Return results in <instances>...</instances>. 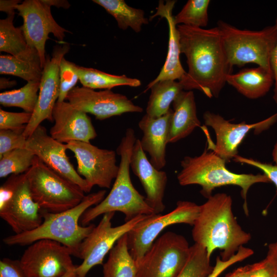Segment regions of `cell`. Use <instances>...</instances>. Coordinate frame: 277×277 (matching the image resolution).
I'll return each mask as SVG.
<instances>
[{
    "instance_id": "cell-9",
    "label": "cell",
    "mask_w": 277,
    "mask_h": 277,
    "mask_svg": "<svg viewBox=\"0 0 277 277\" xmlns=\"http://www.w3.org/2000/svg\"><path fill=\"white\" fill-rule=\"evenodd\" d=\"M190 247L184 236L171 231L164 233L137 264L136 277H177L187 261Z\"/></svg>"
},
{
    "instance_id": "cell-37",
    "label": "cell",
    "mask_w": 277,
    "mask_h": 277,
    "mask_svg": "<svg viewBox=\"0 0 277 277\" xmlns=\"http://www.w3.org/2000/svg\"><path fill=\"white\" fill-rule=\"evenodd\" d=\"M32 114L26 112H9L0 109V130L25 129Z\"/></svg>"
},
{
    "instance_id": "cell-47",
    "label": "cell",
    "mask_w": 277,
    "mask_h": 277,
    "mask_svg": "<svg viewBox=\"0 0 277 277\" xmlns=\"http://www.w3.org/2000/svg\"><path fill=\"white\" fill-rule=\"evenodd\" d=\"M16 82L15 81H10L9 78L1 77L0 78V89H4L11 88L16 85Z\"/></svg>"
},
{
    "instance_id": "cell-46",
    "label": "cell",
    "mask_w": 277,
    "mask_h": 277,
    "mask_svg": "<svg viewBox=\"0 0 277 277\" xmlns=\"http://www.w3.org/2000/svg\"><path fill=\"white\" fill-rule=\"evenodd\" d=\"M43 1L50 7L54 6L57 8H63L66 9L70 6L68 1L66 0H43Z\"/></svg>"
},
{
    "instance_id": "cell-34",
    "label": "cell",
    "mask_w": 277,
    "mask_h": 277,
    "mask_svg": "<svg viewBox=\"0 0 277 277\" xmlns=\"http://www.w3.org/2000/svg\"><path fill=\"white\" fill-rule=\"evenodd\" d=\"M203 246L194 243L190 246L187 261L177 277H208L213 267Z\"/></svg>"
},
{
    "instance_id": "cell-24",
    "label": "cell",
    "mask_w": 277,
    "mask_h": 277,
    "mask_svg": "<svg viewBox=\"0 0 277 277\" xmlns=\"http://www.w3.org/2000/svg\"><path fill=\"white\" fill-rule=\"evenodd\" d=\"M274 82L272 71L260 66L244 69L236 73H230L226 77V83L250 99L264 96Z\"/></svg>"
},
{
    "instance_id": "cell-36",
    "label": "cell",
    "mask_w": 277,
    "mask_h": 277,
    "mask_svg": "<svg viewBox=\"0 0 277 277\" xmlns=\"http://www.w3.org/2000/svg\"><path fill=\"white\" fill-rule=\"evenodd\" d=\"M25 129L0 130V157L17 148H26L27 138L23 135Z\"/></svg>"
},
{
    "instance_id": "cell-5",
    "label": "cell",
    "mask_w": 277,
    "mask_h": 277,
    "mask_svg": "<svg viewBox=\"0 0 277 277\" xmlns=\"http://www.w3.org/2000/svg\"><path fill=\"white\" fill-rule=\"evenodd\" d=\"M227 162L213 151L205 149L199 156H185L181 162L182 169L177 179L181 186L199 185L201 194L206 198L211 196L216 188L224 186H237L241 189L243 208L248 215L247 195L249 189L256 183L270 181L264 174H239L228 170Z\"/></svg>"
},
{
    "instance_id": "cell-40",
    "label": "cell",
    "mask_w": 277,
    "mask_h": 277,
    "mask_svg": "<svg viewBox=\"0 0 277 277\" xmlns=\"http://www.w3.org/2000/svg\"><path fill=\"white\" fill-rule=\"evenodd\" d=\"M0 277H25L18 261L6 258L1 260Z\"/></svg>"
},
{
    "instance_id": "cell-42",
    "label": "cell",
    "mask_w": 277,
    "mask_h": 277,
    "mask_svg": "<svg viewBox=\"0 0 277 277\" xmlns=\"http://www.w3.org/2000/svg\"><path fill=\"white\" fill-rule=\"evenodd\" d=\"M265 259L271 265L274 274L277 277V240L268 245Z\"/></svg>"
},
{
    "instance_id": "cell-45",
    "label": "cell",
    "mask_w": 277,
    "mask_h": 277,
    "mask_svg": "<svg viewBox=\"0 0 277 277\" xmlns=\"http://www.w3.org/2000/svg\"><path fill=\"white\" fill-rule=\"evenodd\" d=\"M250 266L251 264L240 267L228 273L225 277H247Z\"/></svg>"
},
{
    "instance_id": "cell-43",
    "label": "cell",
    "mask_w": 277,
    "mask_h": 277,
    "mask_svg": "<svg viewBox=\"0 0 277 277\" xmlns=\"http://www.w3.org/2000/svg\"><path fill=\"white\" fill-rule=\"evenodd\" d=\"M275 26L277 28V16L275 19ZM270 66L273 74L274 81V89L273 98L274 102L277 104V43L271 55Z\"/></svg>"
},
{
    "instance_id": "cell-16",
    "label": "cell",
    "mask_w": 277,
    "mask_h": 277,
    "mask_svg": "<svg viewBox=\"0 0 277 277\" xmlns=\"http://www.w3.org/2000/svg\"><path fill=\"white\" fill-rule=\"evenodd\" d=\"M66 100L74 107L103 120L127 112H142L143 109L133 104L123 94L111 90L96 91L76 86L67 94Z\"/></svg>"
},
{
    "instance_id": "cell-18",
    "label": "cell",
    "mask_w": 277,
    "mask_h": 277,
    "mask_svg": "<svg viewBox=\"0 0 277 277\" xmlns=\"http://www.w3.org/2000/svg\"><path fill=\"white\" fill-rule=\"evenodd\" d=\"M276 118L277 113L259 123L247 124L243 122L235 124L218 114L206 111L203 114L204 123L214 130L216 136L215 143H213L207 136L208 149L228 162L238 155L239 146L250 131H262Z\"/></svg>"
},
{
    "instance_id": "cell-6",
    "label": "cell",
    "mask_w": 277,
    "mask_h": 277,
    "mask_svg": "<svg viewBox=\"0 0 277 277\" xmlns=\"http://www.w3.org/2000/svg\"><path fill=\"white\" fill-rule=\"evenodd\" d=\"M231 68L253 63L272 71L270 58L277 43L274 25L261 30L240 29L223 21L217 23Z\"/></svg>"
},
{
    "instance_id": "cell-20",
    "label": "cell",
    "mask_w": 277,
    "mask_h": 277,
    "mask_svg": "<svg viewBox=\"0 0 277 277\" xmlns=\"http://www.w3.org/2000/svg\"><path fill=\"white\" fill-rule=\"evenodd\" d=\"M130 166L144 188L146 202L155 214H161L165 209L163 200L167 175L166 172L157 170L151 164L141 147L139 139H136L133 146Z\"/></svg>"
},
{
    "instance_id": "cell-29",
    "label": "cell",
    "mask_w": 277,
    "mask_h": 277,
    "mask_svg": "<svg viewBox=\"0 0 277 277\" xmlns=\"http://www.w3.org/2000/svg\"><path fill=\"white\" fill-rule=\"evenodd\" d=\"M77 73L83 86L92 89L110 90L119 86L136 87L141 85L138 79L129 77L125 75L111 74L91 68L77 66Z\"/></svg>"
},
{
    "instance_id": "cell-8",
    "label": "cell",
    "mask_w": 277,
    "mask_h": 277,
    "mask_svg": "<svg viewBox=\"0 0 277 277\" xmlns=\"http://www.w3.org/2000/svg\"><path fill=\"white\" fill-rule=\"evenodd\" d=\"M0 216L14 234L32 230L42 223V210L31 196L25 173L11 175L0 187Z\"/></svg>"
},
{
    "instance_id": "cell-7",
    "label": "cell",
    "mask_w": 277,
    "mask_h": 277,
    "mask_svg": "<svg viewBox=\"0 0 277 277\" xmlns=\"http://www.w3.org/2000/svg\"><path fill=\"white\" fill-rule=\"evenodd\" d=\"M25 174L31 196L43 211L57 213L70 209L85 196L80 187L49 168L36 156Z\"/></svg>"
},
{
    "instance_id": "cell-27",
    "label": "cell",
    "mask_w": 277,
    "mask_h": 277,
    "mask_svg": "<svg viewBox=\"0 0 277 277\" xmlns=\"http://www.w3.org/2000/svg\"><path fill=\"white\" fill-rule=\"evenodd\" d=\"M151 94L146 111L152 117H159L166 114L176 96L183 90L181 83L173 80L159 81L152 85Z\"/></svg>"
},
{
    "instance_id": "cell-26",
    "label": "cell",
    "mask_w": 277,
    "mask_h": 277,
    "mask_svg": "<svg viewBox=\"0 0 277 277\" xmlns=\"http://www.w3.org/2000/svg\"><path fill=\"white\" fill-rule=\"evenodd\" d=\"M14 16H7L6 18L0 20V51L17 57L39 56L36 49L28 46L21 26H14Z\"/></svg>"
},
{
    "instance_id": "cell-28",
    "label": "cell",
    "mask_w": 277,
    "mask_h": 277,
    "mask_svg": "<svg viewBox=\"0 0 277 277\" xmlns=\"http://www.w3.org/2000/svg\"><path fill=\"white\" fill-rule=\"evenodd\" d=\"M103 7L116 20L118 27L124 30L131 28L135 32L141 31L143 25L148 24L143 10L128 6L123 0H93Z\"/></svg>"
},
{
    "instance_id": "cell-39",
    "label": "cell",
    "mask_w": 277,
    "mask_h": 277,
    "mask_svg": "<svg viewBox=\"0 0 277 277\" xmlns=\"http://www.w3.org/2000/svg\"><path fill=\"white\" fill-rule=\"evenodd\" d=\"M235 162L244 163L256 167L263 172L270 180L274 183L277 189V165L263 163L250 158H246L239 155L235 156L233 159Z\"/></svg>"
},
{
    "instance_id": "cell-35",
    "label": "cell",
    "mask_w": 277,
    "mask_h": 277,
    "mask_svg": "<svg viewBox=\"0 0 277 277\" xmlns=\"http://www.w3.org/2000/svg\"><path fill=\"white\" fill-rule=\"evenodd\" d=\"M77 66L64 57L60 64V92L57 102L65 101L68 93L79 80Z\"/></svg>"
},
{
    "instance_id": "cell-2",
    "label": "cell",
    "mask_w": 277,
    "mask_h": 277,
    "mask_svg": "<svg viewBox=\"0 0 277 277\" xmlns=\"http://www.w3.org/2000/svg\"><path fill=\"white\" fill-rule=\"evenodd\" d=\"M231 197L225 193L212 195L200 205L193 225L192 236L195 243L205 247L210 258L217 249L220 258L228 260L251 239L238 223L232 210Z\"/></svg>"
},
{
    "instance_id": "cell-14",
    "label": "cell",
    "mask_w": 277,
    "mask_h": 277,
    "mask_svg": "<svg viewBox=\"0 0 277 277\" xmlns=\"http://www.w3.org/2000/svg\"><path fill=\"white\" fill-rule=\"evenodd\" d=\"M66 144L67 149L74 154L77 173L84 177L91 189L94 186L110 187L119 169L114 151L101 149L90 143L81 141H71Z\"/></svg>"
},
{
    "instance_id": "cell-44",
    "label": "cell",
    "mask_w": 277,
    "mask_h": 277,
    "mask_svg": "<svg viewBox=\"0 0 277 277\" xmlns=\"http://www.w3.org/2000/svg\"><path fill=\"white\" fill-rule=\"evenodd\" d=\"M18 0H1L0 11L7 14V16L15 15L16 7L20 4Z\"/></svg>"
},
{
    "instance_id": "cell-4",
    "label": "cell",
    "mask_w": 277,
    "mask_h": 277,
    "mask_svg": "<svg viewBox=\"0 0 277 277\" xmlns=\"http://www.w3.org/2000/svg\"><path fill=\"white\" fill-rule=\"evenodd\" d=\"M136 140L134 130L128 128L116 149L121 157L118 172L109 193L98 204L87 209L81 218V225H88L101 214L120 211L125 222L142 215L155 214L132 185L130 175V160Z\"/></svg>"
},
{
    "instance_id": "cell-33",
    "label": "cell",
    "mask_w": 277,
    "mask_h": 277,
    "mask_svg": "<svg viewBox=\"0 0 277 277\" xmlns=\"http://www.w3.org/2000/svg\"><path fill=\"white\" fill-rule=\"evenodd\" d=\"M209 0H189L174 16L175 25L203 28L208 23Z\"/></svg>"
},
{
    "instance_id": "cell-30",
    "label": "cell",
    "mask_w": 277,
    "mask_h": 277,
    "mask_svg": "<svg viewBox=\"0 0 277 277\" xmlns=\"http://www.w3.org/2000/svg\"><path fill=\"white\" fill-rule=\"evenodd\" d=\"M43 69L39 56L21 58L1 55L0 73L19 77L27 82L41 81Z\"/></svg>"
},
{
    "instance_id": "cell-13",
    "label": "cell",
    "mask_w": 277,
    "mask_h": 277,
    "mask_svg": "<svg viewBox=\"0 0 277 277\" xmlns=\"http://www.w3.org/2000/svg\"><path fill=\"white\" fill-rule=\"evenodd\" d=\"M51 7L43 0H25L17 5L16 10L23 20L21 26L28 46L37 51L43 68L46 61L45 44L52 33L60 42H63L67 30L54 19Z\"/></svg>"
},
{
    "instance_id": "cell-41",
    "label": "cell",
    "mask_w": 277,
    "mask_h": 277,
    "mask_svg": "<svg viewBox=\"0 0 277 277\" xmlns=\"http://www.w3.org/2000/svg\"><path fill=\"white\" fill-rule=\"evenodd\" d=\"M247 277H274V274L271 265L265 258L251 264Z\"/></svg>"
},
{
    "instance_id": "cell-19",
    "label": "cell",
    "mask_w": 277,
    "mask_h": 277,
    "mask_svg": "<svg viewBox=\"0 0 277 277\" xmlns=\"http://www.w3.org/2000/svg\"><path fill=\"white\" fill-rule=\"evenodd\" d=\"M53 118L54 124L50 130V135L61 143H90L97 136L87 113L75 108L68 102H56L53 110Z\"/></svg>"
},
{
    "instance_id": "cell-48",
    "label": "cell",
    "mask_w": 277,
    "mask_h": 277,
    "mask_svg": "<svg viewBox=\"0 0 277 277\" xmlns=\"http://www.w3.org/2000/svg\"><path fill=\"white\" fill-rule=\"evenodd\" d=\"M75 269L70 271L62 277H76Z\"/></svg>"
},
{
    "instance_id": "cell-12",
    "label": "cell",
    "mask_w": 277,
    "mask_h": 277,
    "mask_svg": "<svg viewBox=\"0 0 277 277\" xmlns=\"http://www.w3.org/2000/svg\"><path fill=\"white\" fill-rule=\"evenodd\" d=\"M71 255L65 246L43 239L31 244L18 262L25 277H62L77 266Z\"/></svg>"
},
{
    "instance_id": "cell-11",
    "label": "cell",
    "mask_w": 277,
    "mask_h": 277,
    "mask_svg": "<svg viewBox=\"0 0 277 277\" xmlns=\"http://www.w3.org/2000/svg\"><path fill=\"white\" fill-rule=\"evenodd\" d=\"M199 211L200 205L196 203L179 201L170 212L150 215L129 231L127 233L128 248L137 265L164 229L176 224L193 226Z\"/></svg>"
},
{
    "instance_id": "cell-17",
    "label": "cell",
    "mask_w": 277,
    "mask_h": 277,
    "mask_svg": "<svg viewBox=\"0 0 277 277\" xmlns=\"http://www.w3.org/2000/svg\"><path fill=\"white\" fill-rule=\"evenodd\" d=\"M26 148L49 168L80 187L85 193L91 191L86 181L77 173L70 162L66 153V144L47 134L44 126L40 125L27 138Z\"/></svg>"
},
{
    "instance_id": "cell-1",
    "label": "cell",
    "mask_w": 277,
    "mask_h": 277,
    "mask_svg": "<svg viewBox=\"0 0 277 277\" xmlns=\"http://www.w3.org/2000/svg\"><path fill=\"white\" fill-rule=\"evenodd\" d=\"M181 53L187 58L188 71L179 82L183 89H197L207 97H217L231 73L221 33L210 29L177 25Z\"/></svg>"
},
{
    "instance_id": "cell-22",
    "label": "cell",
    "mask_w": 277,
    "mask_h": 277,
    "mask_svg": "<svg viewBox=\"0 0 277 277\" xmlns=\"http://www.w3.org/2000/svg\"><path fill=\"white\" fill-rule=\"evenodd\" d=\"M175 1H167L165 4L160 1L156 8V13L150 17L151 19L160 16L167 21L169 28V41L167 57L165 62L157 76L146 87L144 92L155 83L164 80H178L181 81L186 74L187 72L183 68L180 62L181 47L177 26L174 21L172 10Z\"/></svg>"
},
{
    "instance_id": "cell-3",
    "label": "cell",
    "mask_w": 277,
    "mask_h": 277,
    "mask_svg": "<svg viewBox=\"0 0 277 277\" xmlns=\"http://www.w3.org/2000/svg\"><path fill=\"white\" fill-rule=\"evenodd\" d=\"M106 191L101 190L85 195L77 206L57 213L42 210L43 222L36 228L4 238L3 242L9 246H24L43 239L56 241L67 247L72 255L78 257L79 248L83 240L95 227L90 224L83 226L79 221L84 213L105 197Z\"/></svg>"
},
{
    "instance_id": "cell-32",
    "label": "cell",
    "mask_w": 277,
    "mask_h": 277,
    "mask_svg": "<svg viewBox=\"0 0 277 277\" xmlns=\"http://www.w3.org/2000/svg\"><path fill=\"white\" fill-rule=\"evenodd\" d=\"M35 155L26 148L12 150L0 157V177L26 173L32 165Z\"/></svg>"
},
{
    "instance_id": "cell-38",
    "label": "cell",
    "mask_w": 277,
    "mask_h": 277,
    "mask_svg": "<svg viewBox=\"0 0 277 277\" xmlns=\"http://www.w3.org/2000/svg\"><path fill=\"white\" fill-rule=\"evenodd\" d=\"M253 253L252 249L242 246L239 248L236 253L228 260H222L219 256H217L213 269L208 277H218L227 268L234 264L245 260L253 255Z\"/></svg>"
},
{
    "instance_id": "cell-15",
    "label": "cell",
    "mask_w": 277,
    "mask_h": 277,
    "mask_svg": "<svg viewBox=\"0 0 277 277\" xmlns=\"http://www.w3.org/2000/svg\"><path fill=\"white\" fill-rule=\"evenodd\" d=\"M69 48L68 44L56 46L51 57L48 56L46 58L40 81L38 100L31 120L23 133L26 138L30 136L44 120L53 121V110L60 92V64Z\"/></svg>"
},
{
    "instance_id": "cell-21",
    "label": "cell",
    "mask_w": 277,
    "mask_h": 277,
    "mask_svg": "<svg viewBox=\"0 0 277 277\" xmlns=\"http://www.w3.org/2000/svg\"><path fill=\"white\" fill-rule=\"evenodd\" d=\"M172 114L171 108L159 117H152L146 114L138 123V127L143 133L140 140L141 147L149 154L151 164L159 170L166 164V148Z\"/></svg>"
},
{
    "instance_id": "cell-10",
    "label": "cell",
    "mask_w": 277,
    "mask_h": 277,
    "mask_svg": "<svg viewBox=\"0 0 277 277\" xmlns=\"http://www.w3.org/2000/svg\"><path fill=\"white\" fill-rule=\"evenodd\" d=\"M115 212H113L103 214L98 224L81 243L77 258L83 261L81 264L76 266V277H86L92 268L102 264L105 256L115 243L123 235L150 215H139L122 225L112 227L111 220Z\"/></svg>"
},
{
    "instance_id": "cell-25",
    "label": "cell",
    "mask_w": 277,
    "mask_h": 277,
    "mask_svg": "<svg viewBox=\"0 0 277 277\" xmlns=\"http://www.w3.org/2000/svg\"><path fill=\"white\" fill-rule=\"evenodd\" d=\"M127 233L110 251L108 258L103 265V277L137 276V265L130 253Z\"/></svg>"
},
{
    "instance_id": "cell-23",
    "label": "cell",
    "mask_w": 277,
    "mask_h": 277,
    "mask_svg": "<svg viewBox=\"0 0 277 277\" xmlns=\"http://www.w3.org/2000/svg\"><path fill=\"white\" fill-rule=\"evenodd\" d=\"M172 106L168 143H176L187 137L201 126L192 90L182 91L174 100Z\"/></svg>"
},
{
    "instance_id": "cell-31",
    "label": "cell",
    "mask_w": 277,
    "mask_h": 277,
    "mask_svg": "<svg viewBox=\"0 0 277 277\" xmlns=\"http://www.w3.org/2000/svg\"><path fill=\"white\" fill-rule=\"evenodd\" d=\"M40 81L28 82L23 87L0 93V104L4 107H17L32 113L35 108Z\"/></svg>"
}]
</instances>
